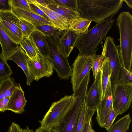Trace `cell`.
Segmentation results:
<instances>
[{"instance_id": "obj_1", "label": "cell", "mask_w": 132, "mask_h": 132, "mask_svg": "<svg viewBox=\"0 0 132 132\" xmlns=\"http://www.w3.org/2000/svg\"><path fill=\"white\" fill-rule=\"evenodd\" d=\"M81 17L97 23L113 17L122 6L123 0H77Z\"/></svg>"}, {"instance_id": "obj_2", "label": "cell", "mask_w": 132, "mask_h": 132, "mask_svg": "<svg viewBox=\"0 0 132 132\" xmlns=\"http://www.w3.org/2000/svg\"><path fill=\"white\" fill-rule=\"evenodd\" d=\"M115 21L113 17L108 18L97 23L85 32L80 34L74 46L78 50V55L93 56L96 54L98 46L102 43V40L105 39Z\"/></svg>"}, {"instance_id": "obj_3", "label": "cell", "mask_w": 132, "mask_h": 132, "mask_svg": "<svg viewBox=\"0 0 132 132\" xmlns=\"http://www.w3.org/2000/svg\"><path fill=\"white\" fill-rule=\"evenodd\" d=\"M116 25L119 30L120 45L117 46L121 66L132 71V16L129 12L120 13L117 19Z\"/></svg>"}, {"instance_id": "obj_4", "label": "cell", "mask_w": 132, "mask_h": 132, "mask_svg": "<svg viewBox=\"0 0 132 132\" xmlns=\"http://www.w3.org/2000/svg\"><path fill=\"white\" fill-rule=\"evenodd\" d=\"M89 78L86 77L79 87L73 92L75 100L73 105L62 122L53 128L56 132H76L79 115L85 103Z\"/></svg>"}, {"instance_id": "obj_5", "label": "cell", "mask_w": 132, "mask_h": 132, "mask_svg": "<svg viewBox=\"0 0 132 132\" xmlns=\"http://www.w3.org/2000/svg\"><path fill=\"white\" fill-rule=\"evenodd\" d=\"M75 100L72 94L66 95L59 101L52 103L47 113L40 121V127L49 129L59 125L71 108Z\"/></svg>"}, {"instance_id": "obj_6", "label": "cell", "mask_w": 132, "mask_h": 132, "mask_svg": "<svg viewBox=\"0 0 132 132\" xmlns=\"http://www.w3.org/2000/svg\"><path fill=\"white\" fill-rule=\"evenodd\" d=\"M46 37L50 52L49 56L53 69L60 79H68L71 76L72 69L68 58L64 56L59 50L55 39L53 36Z\"/></svg>"}, {"instance_id": "obj_7", "label": "cell", "mask_w": 132, "mask_h": 132, "mask_svg": "<svg viewBox=\"0 0 132 132\" xmlns=\"http://www.w3.org/2000/svg\"><path fill=\"white\" fill-rule=\"evenodd\" d=\"M113 108L118 115L125 112L132 101V85L116 84L111 86Z\"/></svg>"}, {"instance_id": "obj_8", "label": "cell", "mask_w": 132, "mask_h": 132, "mask_svg": "<svg viewBox=\"0 0 132 132\" xmlns=\"http://www.w3.org/2000/svg\"><path fill=\"white\" fill-rule=\"evenodd\" d=\"M1 27L10 38L18 45L23 37L19 18L12 11H0Z\"/></svg>"}, {"instance_id": "obj_9", "label": "cell", "mask_w": 132, "mask_h": 132, "mask_svg": "<svg viewBox=\"0 0 132 132\" xmlns=\"http://www.w3.org/2000/svg\"><path fill=\"white\" fill-rule=\"evenodd\" d=\"M94 55L81 56L78 55L72 64L71 81L73 92L79 87L92 69Z\"/></svg>"}, {"instance_id": "obj_10", "label": "cell", "mask_w": 132, "mask_h": 132, "mask_svg": "<svg viewBox=\"0 0 132 132\" xmlns=\"http://www.w3.org/2000/svg\"><path fill=\"white\" fill-rule=\"evenodd\" d=\"M105 56L107 59L111 72L110 80L111 86L117 81L121 67L119 53L114 39L110 36L105 40Z\"/></svg>"}, {"instance_id": "obj_11", "label": "cell", "mask_w": 132, "mask_h": 132, "mask_svg": "<svg viewBox=\"0 0 132 132\" xmlns=\"http://www.w3.org/2000/svg\"><path fill=\"white\" fill-rule=\"evenodd\" d=\"M80 34L68 28L61 30L52 36L55 39L59 50L64 56L68 58Z\"/></svg>"}, {"instance_id": "obj_12", "label": "cell", "mask_w": 132, "mask_h": 132, "mask_svg": "<svg viewBox=\"0 0 132 132\" xmlns=\"http://www.w3.org/2000/svg\"><path fill=\"white\" fill-rule=\"evenodd\" d=\"M28 63L29 70L36 81L44 77H49L53 74V66L49 56L41 55L37 61L29 58Z\"/></svg>"}, {"instance_id": "obj_13", "label": "cell", "mask_w": 132, "mask_h": 132, "mask_svg": "<svg viewBox=\"0 0 132 132\" xmlns=\"http://www.w3.org/2000/svg\"><path fill=\"white\" fill-rule=\"evenodd\" d=\"M113 108L111 85L110 79L104 96L96 108L97 112L96 118L101 127L104 128L105 121Z\"/></svg>"}, {"instance_id": "obj_14", "label": "cell", "mask_w": 132, "mask_h": 132, "mask_svg": "<svg viewBox=\"0 0 132 132\" xmlns=\"http://www.w3.org/2000/svg\"><path fill=\"white\" fill-rule=\"evenodd\" d=\"M94 81L86 95L85 103L88 108H96L102 100L101 69Z\"/></svg>"}, {"instance_id": "obj_15", "label": "cell", "mask_w": 132, "mask_h": 132, "mask_svg": "<svg viewBox=\"0 0 132 132\" xmlns=\"http://www.w3.org/2000/svg\"><path fill=\"white\" fill-rule=\"evenodd\" d=\"M27 101L20 84L9 97L6 110H10L16 113L21 114L25 111Z\"/></svg>"}, {"instance_id": "obj_16", "label": "cell", "mask_w": 132, "mask_h": 132, "mask_svg": "<svg viewBox=\"0 0 132 132\" xmlns=\"http://www.w3.org/2000/svg\"><path fill=\"white\" fill-rule=\"evenodd\" d=\"M31 0L43 11L48 18L53 26L57 29L64 30L68 28L70 24L65 18L50 9L47 6L42 5L35 2L33 0Z\"/></svg>"}, {"instance_id": "obj_17", "label": "cell", "mask_w": 132, "mask_h": 132, "mask_svg": "<svg viewBox=\"0 0 132 132\" xmlns=\"http://www.w3.org/2000/svg\"><path fill=\"white\" fill-rule=\"evenodd\" d=\"M0 44L2 48L1 53L6 61L15 52L21 49L20 46L13 42L2 29L0 22Z\"/></svg>"}, {"instance_id": "obj_18", "label": "cell", "mask_w": 132, "mask_h": 132, "mask_svg": "<svg viewBox=\"0 0 132 132\" xmlns=\"http://www.w3.org/2000/svg\"><path fill=\"white\" fill-rule=\"evenodd\" d=\"M29 58L21 48L13 54L9 60L15 62L22 69L27 78V85L30 86L34 78L29 69L28 63Z\"/></svg>"}, {"instance_id": "obj_19", "label": "cell", "mask_w": 132, "mask_h": 132, "mask_svg": "<svg viewBox=\"0 0 132 132\" xmlns=\"http://www.w3.org/2000/svg\"><path fill=\"white\" fill-rule=\"evenodd\" d=\"M12 11L19 18L24 19L33 25L42 24L53 25L45 18L32 11L16 7H12Z\"/></svg>"}, {"instance_id": "obj_20", "label": "cell", "mask_w": 132, "mask_h": 132, "mask_svg": "<svg viewBox=\"0 0 132 132\" xmlns=\"http://www.w3.org/2000/svg\"><path fill=\"white\" fill-rule=\"evenodd\" d=\"M20 45L30 59L35 61L39 59L41 55L31 36L29 37H23Z\"/></svg>"}, {"instance_id": "obj_21", "label": "cell", "mask_w": 132, "mask_h": 132, "mask_svg": "<svg viewBox=\"0 0 132 132\" xmlns=\"http://www.w3.org/2000/svg\"><path fill=\"white\" fill-rule=\"evenodd\" d=\"M33 39L41 55L48 56L50 52L46 36L37 31H34L30 36Z\"/></svg>"}, {"instance_id": "obj_22", "label": "cell", "mask_w": 132, "mask_h": 132, "mask_svg": "<svg viewBox=\"0 0 132 132\" xmlns=\"http://www.w3.org/2000/svg\"><path fill=\"white\" fill-rule=\"evenodd\" d=\"M47 6L66 19L70 24L81 17L79 12H76L57 5L50 3Z\"/></svg>"}, {"instance_id": "obj_23", "label": "cell", "mask_w": 132, "mask_h": 132, "mask_svg": "<svg viewBox=\"0 0 132 132\" xmlns=\"http://www.w3.org/2000/svg\"><path fill=\"white\" fill-rule=\"evenodd\" d=\"M131 121L129 113L119 119L112 124L107 132H127Z\"/></svg>"}, {"instance_id": "obj_24", "label": "cell", "mask_w": 132, "mask_h": 132, "mask_svg": "<svg viewBox=\"0 0 132 132\" xmlns=\"http://www.w3.org/2000/svg\"><path fill=\"white\" fill-rule=\"evenodd\" d=\"M101 71L102 99L104 96L106 89L110 80L111 74L108 62L106 57L104 59L102 66L101 69Z\"/></svg>"}, {"instance_id": "obj_25", "label": "cell", "mask_w": 132, "mask_h": 132, "mask_svg": "<svg viewBox=\"0 0 132 132\" xmlns=\"http://www.w3.org/2000/svg\"><path fill=\"white\" fill-rule=\"evenodd\" d=\"M96 111V108H87L85 103L84 104L79 115L76 132H82L87 119L90 116H93Z\"/></svg>"}, {"instance_id": "obj_26", "label": "cell", "mask_w": 132, "mask_h": 132, "mask_svg": "<svg viewBox=\"0 0 132 132\" xmlns=\"http://www.w3.org/2000/svg\"><path fill=\"white\" fill-rule=\"evenodd\" d=\"M91 22L81 17L70 24L68 28L80 34L83 33L88 30Z\"/></svg>"}, {"instance_id": "obj_27", "label": "cell", "mask_w": 132, "mask_h": 132, "mask_svg": "<svg viewBox=\"0 0 132 132\" xmlns=\"http://www.w3.org/2000/svg\"><path fill=\"white\" fill-rule=\"evenodd\" d=\"M102 52L100 55L95 54L92 68L94 80L99 70L101 68L105 58V43L104 42L103 46L102 45Z\"/></svg>"}, {"instance_id": "obj_28", "label": "cell", "mask_w": 132, "mask_h": 132, "mask_svg": "<svg viewBox=\"0 0 132 132\" xmlns=\"http://www.w3.org/2000/svg\"><path fill=\"white\" fill-rule=\"evenodd\" d=\"M33 25L37 31L41 32L46 36H52L61 30L57 29L53 25L42 24H35Z\"/></svg>"}, {"instance_id": "obj_29", "label": "cell", "mask_w": 132, "mask_h": 132, "mask_svg": "<svg viewBox=\"0 0 132 132\" xmlns=\"http://www.w3.org/2000/svg\"><path fill=\"white\" fill-rule=\"evenodd\" d=\"M117 84L132 85V71H128L121 66L115 84Z\"/></svg>"}, {"instance_id": "obj_30", "label": "cell", "mask_w": 132, "mask_h": 132, "mask_svg": "<svg viewBox=\"0 0 132 132\" xmlns=\"http://www.w3.org/2000/svg\"><path fill=\"white\" fill-rule=\"evenodd\" d=\"M50 3L63 7L77 12L78 10L77 0H48Z\"/></svg>"}, {"instance_id": "obj_31", "label": "cell", "mask_w": 132, "mask_h": 132, "mask_svg": "<svg viewBox=\"0 0 132 132\" xmlns=\"http://www.w3.org/2000/svg\"><path fill=\"white\" fill-rule=\"evenodd\" d=\"M7 61L0 53V80L10 77L13 71Z\"/></svg>"}, {"instance_id": "obj_32", "label": "cell", "mask_w": 132, "mask_h": 132, "mask_svg": "<svg viewBox=\"0 0 132 132\" xmlns=\"http://www.w3.org/2000/svg\"><path fill=\"white\" fill-rule=\"evenodd\" d=\"M19 20L23 37H29L34 31L36 30L30 23L22 19L19 18Z\"/></svg>"}, {"instance_id": "obj_33", "label": "cell", "mask_w": 132, "mask_h": 132, "mask_svg": "<svg viewBox=\"0 0 132 132\" xmlns=\"http://www.w3.org/2000/svg\"><path fill=\"white\" fill-rule=\"evenodd\" d=\"M10 2L12 7H18L26 10L32 11L30 9L28 0H10Z\"/></svg>"}, {"instance_id": "obj_34", "label": "cell", "mask_w": 132, "mask_h": 132, "mask_svg": "<svg viewBox=\"0 0 132 132\" xmlns=\"http://www.w3.org/2000/svg\"><path fill=\"white\" fill-rule=\"evenodd\" d=\"M119 115L114 110H111L105 122L104 128L107 131L113 124L115 120Z\"/></svg>"}, {"instance_id": "obj_35", "label": "cell", "mask_w": 132, "mask_h": 132, "mask_svg": "<svg viewBox=\"0 0 132 132\" xmlns=\"http://www.w3.org/2000/svg\"><path fill=\"white\" fill-rule=\"evenodd\" d=\"M28 1L30 9L32 12L51 22L48 18L43 11L34 4L31 0H28Z\"/></svg>"}, {"instance_id": "obj_36", "label": "cell", "mask_w": 132, "mask_h": 132, "mask_svg": "<svg viewBox=\"0 0 132 132\" xmlns=\"http://www.w3.org/2000/svg\"><path fill=\"white\" fill-rule=\"evenodd\" d=\"M0 11H12L10 0H0Z\"/></svg>"}, {"instance_id": "obj_37", "label": "cell", "mask_w": 132, "mask_h": 132, "mask_svg": "<svg viewBox=\"0 0 132 132\" xmlns=\"http://www.w3.org/2000/svg\"><path fill=\"white\" fill-rule=\"evenodd\" d=\"M93 116L88 118L84 125L82 132H95L92 128V123Z\"/></svg>"}, {"instance_id": "obj_38", "label": "cell", "mask_w": 132, "mask_h": 132, "mask_svg": "<svg viewBox=\"0 0 132 132\" xmlns=\"http://www.w3.org/2000/svg\"><path fill=\"white\" fill-rule=\"evenodd\" d=\"M23 130L19 125L12 122L7 132H23Z\"/></svg>"}, {"instance_id": "obj_39", "label": "cell", "mask_w": 132, "mask_h": 132, "mask_svg": "<svg viewBox=\"0 0 132 132\" xmlns=\"http://www.w3.org/2000/svg\"><path fill=\"white\" fill-rule=\"evenodd\" d=\"M7 91L4 82L0 81V101L7 97L6 94Z\"/></svg>"}, {"instance_id": "obj_40", "label": "cell", "mask_w": 132, "mask_h": 132, "mask_svg": "<svg viewBox=\"0 0 132 132\" xmlns=\"http://www.w3.org/2000/svg\"><path fill=\"white\" fill-rule=\"evenodd\" d=\"M9 97H7L0 101V112H4L6 110V108Z\"/></svg>"}, {"instance_id": "obj_41", "label": "cell", "mask_w": 132, "mask_h": 132, "mask_svg": "<svg viewBox=\"0 0 132 132\" xmlns=\"http://www.w3.org/2000/svg\"><path fill=\"white\" fill-rule=\"evenodd\" d=\"M35 2L42 5L47 6L50 3L48 0H33Z\"/></svg>"}, {"instance_id": "obj_42", "label": "cell", "mask_w": 132, "mask_h": 132, "mask_svg": "<svg viewBox=\"0 0 132 132\" xmlns=\"http://www.w3.org/2000/svg\"><path fill=\"white\" fill-rule=\"evenodd\" d=\"M34 132H50V129L44 128L40 126Z\"/></svg>"}, {"instance_id": "obj_43", "label": "cell", "mask_w": 132, "mask_h": 132, "mask_svg": "<svg viewBox=\"0 0 132 132\" xmlns=\"http://www.w3.org/2000/svg\"><path fill=\"white\" fill-rule=\"evenodd\" d=\"M126 3L127 6L131 9L132 8V0H123Z\"/></svg>"}, {"instance_id": "obj_44", "label": "cell", "mask_w": 132, "mask_h": 132, "mask_svg": "<svg viewBox=\"0 0 132 132\" xmlns=\"http://www.w3.org/2000/svg\"><path fill=\"white\" fill-rule=\"evenodd\" d=\"M23 132H34V131L32 129H30L27 126L23 130Z\"/></svg>"}, {"instance_id": "obj_45", "label": "cell", "mask_w": 132, "mask_h": 132, "mask_svg": "<svg viewBox=\"0 0 132 132\" xmlns=\"http://www.w3.org/2000/svg\"><path fill=\"white\" fill-rule=\"evenodd\" d=\"M50 132H56L55 130L54 129H50Z\"/></svg>"}]
</instances>
